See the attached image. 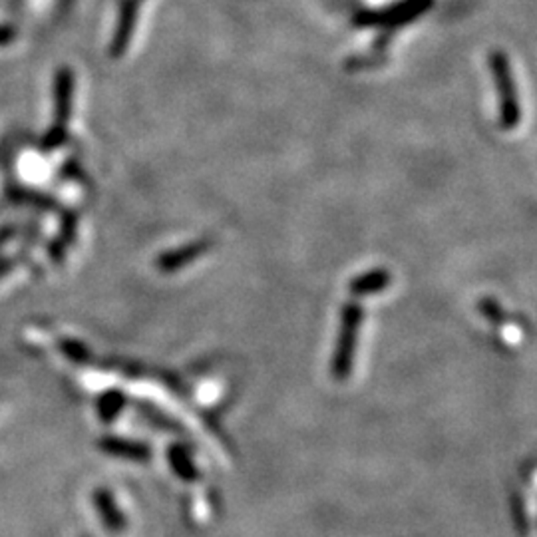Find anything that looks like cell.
Returning <instances> with one entry per match:
<instances>
[{
  "mask_svg": "<svg viewBox=\"0 0 537 537\" xmlns=\"http://www.w3.org/2000/svg\"><path fill=\"white\" fill-rule=\"evenodd\" d=\"M362 311L357 305H347L342 311L341 323V337L337 344V354L332 360V372L337 378H347L352 370V357H354V344H357V334L360 327Z\"/></svg>",
  "mask_w": 537,
  "mask_h": 537,
  "instance_id": "1",
  "label": "cell"
},
{
  "mask_svg": "<svg viewBox=\"0 0 537 537\" xmlns=\"http://www.w3.org/2000/svg\"><path fill=\"white\" fill-rule=\"evenodd\" d=\"M390 283V275L385 271H370L362 277H357L350 283V291L357 295H370V293H378L382 289H387V285Z\"/></svg>",
  "mask_w": 537,
  "mask_h": 537,
  "instance_id": "2",
  "label": "cell"
},
{
  "mask_svg": "<svg viewBox=\"0 0 537 537\" xmlns=\"http://www.w3.org/2000/svg\"><path fill=\"white\" fill-rule=\"evenodd\" d=\"M72 74L68 70H60L59 82H56V108H59L60 120L64 122L70 114V104H72Z\"/></svg>",
  "mask_w": 537,
  "mask_h": 537,
  "instance_id": "3",
  "label": "cell"
},
{
  "mask_svg": "<svg viewBox=\"0 0 537 537\" xmlns=\"http://www.w3.org/2000/svg\"><path fill=\"white\" fill-rule=\"evenodd\" d=\"M13 38H14V28H11V26H3V28H0V44L11 42Z\"/></svg>",
  "mask_w": 537,
  "mask_h": 537,
  "instance_id": "4",
  "label": "cell"
}]
</instances>
